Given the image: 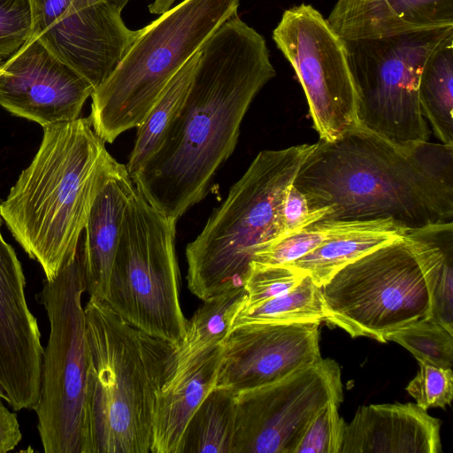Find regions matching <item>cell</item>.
I'll use <instances>...</instances> for the list:
<instances>
[{"mask_svg":"<svg viewBox=\"0 0 453 453\" xmlns=\"http://www.w3.org/2000/svg\"><path fill=\"white\" fill-rule=\"evenodd\" d=\"M198 53L199 50L175 73L145 119L136 127L134 144L126 165L131 177L162 145L187 96Z\"/></svg>","mask_w":453,"mask_h":453,"instance_id":"obj_22","label":"cell"},{"mask_svg":"<svg viewBox=\"0 0 453 453\" xmlns=\"http://www.w3.org/2000/svg\"><path fill=\"white\" fill-rule=\"evenodd\" d=\"M408 349L418 362L441 368H451L453 334L426 318L414 320L387 336Z\"/></svg>","mask_w":453,"mask_h":453,"instance_id":"obj_27","label":"cell"},{"mask_svg":"<svg viewBox=\"0 0 453 453\" xmlns=\"http://www.w3.org/2000/svg\"><path fill=\"white\" fill-rule=\"evenodd\" d=\"M324 319L321 288L306 275L296 288L283 295L252 308H239L230 330L249 324L321 322Z\"/></svg>","mask_w":453,"mask_h":453,"instance_id":"obj_26","label":"cell"},{"mask_svg":"<svg viewBox=\"0 0 453 453\" xmlns=\"http://www.w3.org/2000/svg\"><path fill=\"white\" fill-rule=\"evenodd\" d=\"M419 370L409 382L406 390L423 410L431 407L444 408L453 398V372L451 368H441L418 362Z\"/></svg>","mask_w":453,"mask_h":453,"instance_id":"obj_31","label":"cell"},{"mask_svg":"<svg viewBox=\"0 0 453 453\" xmlns=\"http://www.w3.org/2000/svg\"><path fill=\"white\" fill-rule=\"evenodd\" d=\"M327 21L344 41L453 27V0H337Z\"/></svg>","mask_w":453,"mask_h":453,"instance_id":"obj_18","label":"cell"},{"mask_svg":"<svg viewBox=\"0 0 453 453\" xmlns=\"http://www.w3.org/2000/svg\"><path fill=\"white\" fill-rule=\"evenodd\" d=\"M129 0H73L71 5L67 8V10L58 15L53 16L51 18L33 23V30L42 26L43 24L65 14H70L88 6L93 5L97 3H105L110 5L116 7L117 9L122 11L123 8L127 5Z\"/></svg>","mask_w":453,"mask_h":453,"instance_id":"obj_35","label":"cell"},{"mask_svg":"<svg viewBox=\"0 0 453 453\" xmlns=\"http://www.w3.org/2000/svg\"><path fill=\"white\" fill-rule=\"evenodd\" d=\"M329 212V207L311 210L305 196L295 186L289 188L283 205V235L299 231L322 220Z\"/></svg>","mask_w":453,"mask_h":453,"instance_id":"obj_33","label":"cell"},{"mask_svg":"<svg viewBox=\"0 0 453 453\" xmlns=\"http://www.w3.org/2000/svg\"><path fill=\"white\" fill-rule=\"evenodd\" d=\"M240 0H183L140 29L114 72L91 95L93 129L111 143L139 127L165 87Z\"/></svg>","mask_w":453,"mask_h":453,"instance_id":"obj_6","label":"cell"},{"mask_svg":"<svg viewBox=\"0 0 453 453\" xmlns=\"http://www.w3.org/2000/svg\"><path fill=\"white\" fill-rule=\"evenodd\" d=\"M321 297L324 320L353 338L380 342L429 311L426 282L404 236L339 270L321 287Z\"/></svg>","mask_w":453,"mask_h":453,"instance_id":"obj_10","label":"cell"},{"mask_svg":"<svg viewBox=\"0 0 453 453\" xmlns=\"http://www.w3.org/2000/svg\"><path fill=\"white\" fill-rule=\"evenodd\" d=\"M235 393L215 388L189 420L180 453H232Z\"/></svg>","mask_w":453,"mask_h":453,"instance_id":"obj_24","label":"cell"},{"mask_svg":"<svg viewBox=\"0 0 453 453\" xmlns=\"http://www.w3.org/2000/svg\"><path fill=\"white\" fill-rule=\"evenodd\" d=\"M89 453H150L157 395L176 368L175 346L127 322L104 301L84 307Z\"/></svg>","mask_w":453,"mask_h":453,"instance_id":"obj_4","label":"cell"},{"mask_svg":"<svg viewBox=\"0 0 453 453\" xmlns=\"http://www.w3.org/2000/svg\"><path fill=\"white\" fill-rule=\"evenodd\" d=\"M319 321L249 324L229 331L216 388L235 394L276 382L319 358Z\"/></svg>","mask_w":453,"mask_h":453,"instance_id":"obj_14","label":"cell"},{"mask_svg":"<svg viewBox=\"0 0 453 453\" xmlns=\"http://www.w3.org/2000/svg\"><path fill=\"white\" fill-rule=\"evenodd\" d=\"M222 357L220 343L177 367L164 383L154 406L150 453H180L189 420L216 388Z\"/></svg>","mask_w":453,"mask_h":453,"instance_id":"obj_19","label":"cell"},{"mask_svg":"<svg viewBox=\"0 0 453 453\" xmlns=\"http://www.w3.org/2000/svg\"><path fill=\"white\" fill-rule=\"evenodd\" d=\"M244 297L245 290L241 288L203 301L188 320L183 341L175 348L176 368L223 342Z\"/></svg>","mask_w":453,"mask_h":453,"instance_id":"obj_25","label":"cell"},{"mask_svg":"<svg viewBox=\"0 0 453 453\" xmlns=\"http://www.w3.org/2000/svg\"><path fill=\"white\" fill-rule=\"evenodd\" d=\"M440 429L416 403L364 405L345 425L340 453H441Z\"/></svg>","mask_w":453,"mask_h":453,"instance_id":"obj_16","label":"cell"},{"mask_svg":"<svg viewBox=\"0 0 453 453\" xmlns=\"http://www.w3.org/2000/svg\"><path fill=\"white\" fill-rule=\"evenodd\" d=\"M342 399L341 368L322 357L276 382L239 392L232 453H294L315 415Z\"/></svg>","mask_w":453,"mask_h":453,"instance_id":"obj_12","label":"cell"},{"mask_svg":"<svg viewBox=\"0 0 453 453\" xmlns=\"http://www.w3.org/2000/svg\"><path fill=\"white\" fill-rule=\"evenodd\" d=\"M314 148L260 151L186 248L187 281L202 301L243 288L253 256L283 234L287 194Z\"/></svg>","mask_w":453,"mask_h":453,"instance_id":"obj_5","label":"cell"},{"mask_svg":"<svg viewBox=\"0 0 453 453\" xmlns=\"http://www.w3.org/2000/svg\"><path fill=\"white\" fill-rule=\"evenodd\" d=\"M429 295L426 319L453 334V221L408 230L404 235Z\"/></svg>","mask_w":453,"mask_h":453,"instance_id":"obj_21","label":"cell"},{"mask_svg":"<svg viewBox=\"0 0 453 453\" xmlns=\"http://www.w3.org/2000/svg\"><path fill=\"white\" fill-rule=\"evenodd\" d=\"M332 221L328 234L318 247L287 264L309 275L320 288L345 265L408 231L390 219Z\"/></svg>","mask_w":453,"mask_h":453,"instance_id":"obj_20","label":"cell"},{"mask_svg":"<svg viewBox=\"0 0 453 453\" xmlns=\"http://www.w3.org/2000/svg\"><path fill=\"white\" fill-rule=\"evenodd\" d=\"M453 35L428 58L419 77L418 102L441 143L453 146Z\"/></svg>","mask_w":453,"mask_h":453,"instance_id":"obj_23","label":"cell"},{"mask_svg":"<svg viewBox=\"0 0 453 453\" xmlns=\"http://www.w3.org/2000/svg\"><path fill=\"white\" fill-rule=\"evenodd\" d=\"M332 220L316 221L280 236L254 254L252 261L264 265H281L296 261L318 247L328 234Z\"/></svg>","mask_w":453,"mask_h":453,"instance_id":"obj_29","label":"cell"},{"mask_svg":"<svg viewBox=\"0 0 453 453\" xmlns=\"http://www.w3.org/2000/svg\"><path fill=\"white\" fill-rule=\"evenodd\" d=\"M174 2L175 0H155L148 8L150 13L161 15L169 11Z\"/></svg>","mask_w":453,"mask_h":453,"instance_id":"obj_36","label":"cell"},{"mask_svg":"<svg viewBox=\"0 0 453 453\" xmlns=\"http://www.w3.org/2000/svg\"><path fill=\"white\" fill-rule=\"evenodd\" d=\"M85 290L80 243L76 254L35 296L50 321L42 383L34 407L45 453H89L86 414L88 349L81 297Z\"/></svg>","mask_w":453,"mask_h":453,"instance_id":"obj_7","label":"cell"},{"mask_svg":"<svg viewBox=\"0 0 453 453\" xmlns=\"http://www.w3.org/2000/svg\"><path fill=\"white\" fill-rule=\"evenodd\" d=\"M289 265H264L250 262L241 309L255 307L296 288L306 276Z\"/></svg>","mask_w":453,"mask_h":453,"instance_id":"obj_28","label":"cell"},{"mask_svg":"<svg viewBox=\"0 0 453 453\" xmlns=\"http://www.w3.org/2000/svg\"><path fill=\"white\" fill-rule=\"evenodd\" d=\"M451 35L453 27L345 41L359 127L401 146L428 141L419 77L428 58Z\"/></svg>","mask_w":453,"mask_h":453,"instance_id":"obj_9","label":"cell"},{"mask_svg":"<svg viewBox=\"0 0 453 453\" xmlns=\"http://www.w3.org/2000/svg\"><path fill=\"white\" fill-rule=\"evenodd\" d=\"M0 398L1 399H4V401L8 402V396H7V394L5 393L4 388L2 387V385L0 384Z\"/></svg>","mask_w":453,"mask_h":453,"instance_id":"obj_37","label":"cell"},{"mask_svg":"<svg viewBox=\"0 0 453 453\" xmlns=\"http://www.w3.org/2000/svg\"><path fill=\"white\" fill-rule=\"evenodd\" d=\"M134 188L126 165L113 157L80 241L85 290L89 298L105 299L126 208Z\"/></svg>","mask_w":453,"mask_h":453,"instance_id":"obj_17","label":"cell"},{"mask_svg":"<svg viewBox=\"0 0 453 453\" xmlns=\"http://www.w3.org/2000/svg\"><path fill=\"white\" fill-rule=\"evenodd\" d=\"M275 75L265 40L237 13L212 33L162 145L131 177L152 206L177 222L204 198L252 101Z\"/></svg>","mask_w":453,"mask_h":453,"instance_id":"obj_1","label":"cell"},{"mask_svg":"<svg viewBox=\"0 0 453 453\" xmlns=\"http://www.w3.org/2000/svg\"><path fill=\"white\" fill-rule=\"evenodd\" d=\"M322 220L390 219L408 230L453 219V146L393 143L361 127L319 141L293 182Z\"/></svg>","mask_w":453,"mask_h":453,"instance_id":"obj_2","label":"cell"},{"mask_svg":"<svg viewBox=\"0 0 453 453\" xmlns=\"http://www.w3.org/2000/svg\"><path fill=\"white\" fill-rule=\"evenodd\" d=\"M32 35L29 0H0V60L13 55Z\"/></svg>","mask_w":453,"mask_h":453,"instance_id":"obj_32","label":"cell"},{"mask_svg":"<svg viewBox=\"0 0 453 453\" xmlns=\"http://www.w3.org/2000/svg\"><path fill=\"white\" fill-rule=\"evenodd\" d=\"M42 128L35 156L0 203V212L17 242L52 280L76 254L113 157L88 118Z\"/></svg>","mask_w":453,"mask_h":453,"instance_id":"obj_3","label":"cell"},{"mask_svg":"<svg viewBox=\"0 0 453 453\" xmlns=\"http://www.w3.org/2000/svg\"><path fill=\"white\" fill-rule=\"evenodd\" d=\"M21 439L16 413L11 411L0 399V453L13 450Z\"/></svg>","mask_w":453,"mask_h":453,"instance_id":"obj_34","label":"cell"},{"mask_svg":"<svg viewBox=\"0 0 453 453\" xmlns=\"http://www.w3.org/2000/svg\"><path fill=\"white\" fill-rule=\"evenodd\" d=\"M1 224L0 212V384L13 411L33 410L41 391L43 348L26 300L21 263L4 241Z\"/></svg>","mask_w":453,"mask_h":453,"instance_id":"obj_15","label":"cell"},{"mask_svg":"<svg viewBox=\"0 0 453 453\" xmlns=\"http://www.w3.org/2000/svg\"><path fill=\"white\" fill-rule=\"evenodd\" d=\"M176 223L134 188L104 299L127 322L175 347L188 327L180 301Z\"/></svg>","mask_w":453,"mask_h":453,"instance_id":"obj_8","label":"cell"},{"mask_svg":"<svg viewBox=\"0 0 453 453\" xmlns=\"http://www.w3.org/2000/svg\"><path fill=\"white\" fill-rule=\"evenodd\" d=\"M273 39L295 70L319 139L359 127L357 96L345 41L310 4L286 10Z\"/></svg>","mask_w":453,"mask_h":453,"instance_id":"obj_11","label":"cell"},{"mask_svg":"<svg viewBox=\"0 0 453 453\" xmlns=\"http://www.w3.org/2000/svg\"><path fill=\"white\" fill-rule=\"evenodd\" d=\"M339 402H328L312 418L294 453H340L346 423Z\"/></svg>","mask_w":453,"mask_h":453,"instance_id":"obj_30","label":"cell"},{"mask_svg":"<svg viewBox=\"0 0 453 453\" xmlns=\"http://www.w3.org/2000/svg\"><path fill=\"white\" fill-rule=\"evenodd\" d=\"M94 88L35 36L0 65V105L42 127L79 119Z\"/></svg>","mask_w":453,"mask_h":453,"instance_id":"obj_13","label":"cell"}]
</instances>
